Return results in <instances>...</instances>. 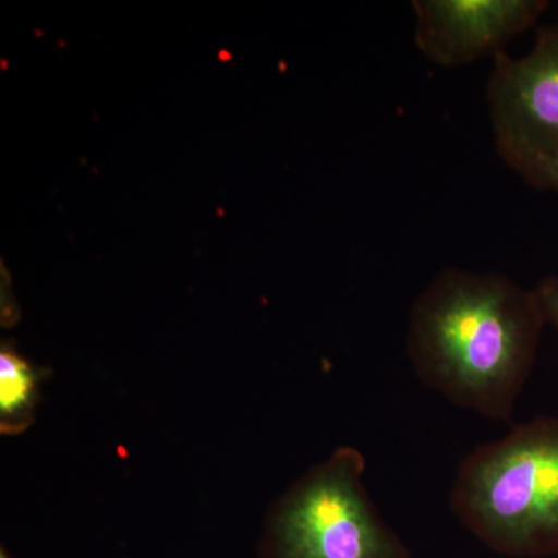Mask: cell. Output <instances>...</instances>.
<instances>
[{
	"label": "cell",
	"mask_w": 558,
	"mask_h": 558,
	"mask_svg": "<svg viewBox=\"0 0 558 558\" xmlns=\"http://www.w3.org/2000/svg\"><path fill=\"white\" fill-rule=\"evenodd\" d=\"M546 325L535 290L451 267L414 301L407 355L418 380L453 405L512 422Z\"/></svg>",
	"instance_id": "1"
},
{
	"label": "cell",
	"mask_w": 558,
	"mask_h": 558,
	"mask_svg": "<svg viewBox=\"0 0 558 558\" xmlns=\"http://www.w3.org/2000/svg\"><path fill=\"white\" fill-rule=\"evenodd\" d=\"M450 506L470 534L501 556H556L558 418H532L476 447L459 465Z\"/></svg>",
	"instance_id": "2"
},
{
	"label": "cell",
	"mask_w": 558,
	"mask_h": 558,
	"mask_svg": "<svg viewBox=\"0 0 558 558\" xmlns=\"http://www.w3.org/2000/svg\"><path fill=\"white\" fill-rule=\"evenodd\" d=\"M365 457L340 447L279 501L264 558H413L371 499Z\"/></svg>",
	"instance_id": "3"
},
{
	"label": "cell",
	"mask_w": 558,
	"mask_h": 558,
	"mask_svg": "<svg viewBox=\"0 0 558 558\" xmlns=\"http://www.w3.org/2000/svg\"><path fill=\"white\" fill-rule=\"evenodd\" d=\"M498 156L526 179L558 160V24L539 28L524 57L498 54L487 81Z\"/></svg>",
	"instance_id": "4"
},
{
	"label": "cell",
	"mask_w": 558,
	"mask_h": 558,
	"mask_svg": "<svg viewBox=\"0 0 558 558\" xmlns=\"http://www.w3.org/2000/svg\"><path fill=\"white\" fill-rule=\"evenodd\" d=\"M414 43L440 68H462L506 53L513 38L537 24L546 0H414Z\"/></svg>",
	"instance_id": "5"
},
{
	"label": "cell",
	"mask_w": 558,
	"mask_h": 558,
	"mask_svg": "<svg viewBox=\"0 0 558 558\" xmlns=\"http://www.w3.org/2000/svg\"><path fill=\"white\" fill-rule=\"evenodd\" d=\"M43 371L3 344L0 351V427L20 433L32 424Z\"/></svg>",
	"instance_id": "6"
},
{
	"label": "cell",
	"mask_w": 558,
	"mask_h": 558,
	"mask_svg": "<svg viewBox=\"0 0 558 558\" xmlns=\"http://www.w3.org/2000/svg\"><path fill=\"white\" fill-rule=\"evenodd\" d=\"M534 290L546 323L558 330V275L543 278Z\"/></svg>",
	"instance_id": "7"
},
{
	"label": "cell",
	"mask_w": 558,
	"mask_h": 558,
	"mask_svg": "<svg viewBox=\"0 0 558 558\" xmlns=\"http://www.w3.org/2000/svg\"><path fill=\"white\" fill-rule=\"evenodd\" d=\"M529 185L538 190L556 191L558 193V160L542 165L537 170L527 175Z\"/></svg>",
	"instance_id": "8"
},
{
	"label": "cell",
	"mask_w": 558,
	"mask_h": 558,
	"mask_svg": "<svg viewBox=\"0 0 558 558\" xmlns=\"http://www.w3.org/2000/svg\"><path fill=\"white\" fill-rule=\"evenodd\" d=\"M0 558H10V556L5 553V550L2 549V553H0Z\"/></svg>",
	"instance_id": "9"
}]
</instances>
